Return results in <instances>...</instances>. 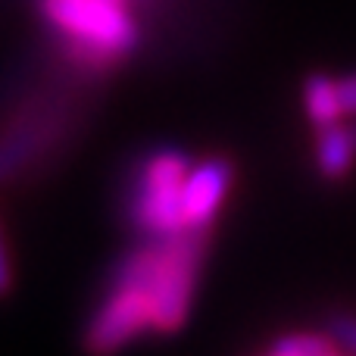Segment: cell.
Instances as JSON below:
<instances>
[{"instance_id":"1","label":"cell","mask_w":356,"mask_h":356,"mask_svg":"<svg viewBox=\"0 0 356 356\" xmlns=\"http://www.w3.org/2000/svg\"><path fill=\"white\" fill-rule=\"evenodd\" d=\"M207 250V232H178L150 238L144 247L125 253L113 275L135 278L147 288L154 307V332L175 334L194 303L197 275Z\"/></svg>"},{"instance_id":"5","label":"cell","mask_w":356,"mask_h":356,"mask_svg":"<svg viewBox=\"0 0 356 356\" xmlns=\"http://www.w3.org/2000/svg\"><path fill=\"white\" fill-rule=\"evenodd\" d=\"M154 332V307L141 282L122 275H110L104 300L91 313L85 328V347L97 353H110L131 344L135 338Z\"/></svg>"},{"instance_id":"2","label":"cell","mask_w":356,"mask_h":356,"mask_svg":"<svg viewBox=\"0 0 356 356\" xmlns=\"http://www.w3.org/2000/svg\"><path fill=\"white\" fill-rule=\"evenodd\" d=\"M50 29L69 44V54L88 69H106L138 47L131 6L119 0H35Z\"/></svg>"},{"instance_id":"9","label":"cell","mask_w":356,"mask_h":356,"mask_svg":"<svg viewBox=\"0 0 356 356\" xmlns=\"http://www.w3.org/2000/svg\"><path fill=\"white\" fill-rule=\"evenodd\" d=\"M272 356H334L341 353L338 341L322 332H291L269 344Z\"/></svg>"},{"instance_id":"11","label":"cell","mask_w":356,"mask_h":356,"mask_svg":"<svg viewBox=\"0 0 356 356\" xmlns=\"http://www.w3.org/2000/svg\"><path fill=\"white\" fill-rule=\"evenodd\" d=\"M334 81H338V100H341L344 116H356V72L344 75V79H334Z\"/></svg>"},{"instance_id":"12","label":"cell","mask_w":356,"mask_h":356,"mask_svg":"<svg viewBox=\"0 0 356 356\" xmlns=\"http://www.w3.org/2000/svg\"><path fill=\"white\" fill-rule=\"evenodd\" d=\"M13 291V263H10V250H6V238L0 228V297H6Z\"/></svg>"},{"instance_id":"8","label":"cell","mask_w":356,"mask_h":356,"mask_svg":"<svg viewBox=\"0 0 356 356\" xmlns=\"http://www.w3.org/2000/svg\"><path fill=\"white\" fill-rule=\"evenodd\" d=\"M303 110H307L309 122H313L316 129L338 122V119L344 116L341 100H338V81L322 72L309 75V79L303 81Z\"/></svg>"},{"instance_id":"3","label":"cell","mask_w":356,"mask_h":356,"mask_svg":"<svg viewBox=\"0 0 356 356\" xmlns=\"http://www.w3.org/2000/svg\"><path fill=\"white\" fill-rule=\"evenodd\" d=\"M191 163L181 150L160 147L135 166L129 191V222L147 238L184 232L181 184Z\"/></svg>"},{"instance_id":"4","label":"cell","mask_w":356,"mask_h":356,"mask_svg":"<svg viewBox=\"0 0 356 356\" xmlns=\"http://www.w3.org/2000/svg\"><path fill=\"white\" fill-rule=\"evenodd\" d=\"M72 116L75 104L66 94H41L31 100L0 138V181L22 172L31 160L47 154L56 138L72 125Z\"/></svg>"},{"instance_id":"10","label":"cell","mask_w":356,"mask_h":356,"mask_svg":"<svg viewBox=\"0 0 356 356\" xmlns=\"http://www.w3.org/2000/svg\"><path fill=\"white\" fill-rule=\"evenodd\" d=\"M328 334L338 341L341 350H353L356 353V316L350 313H338L328 319Z\"/></svg>"},{"instance_id":"7","label":"cell","mask_w":356,"mask_h":356,"mask_svg":"<svg viewBox=\"0 0 356 356\" xmlns=\"http://www.w3.org/2000/svg\"><path fill=\"white\" fill-rule=\"evenodd\" d=\"M316 131H319L316 135V169L322 172V178L338 181L356 163V125H341L338 119Z\"/></svg>"},{"instance_id":"6","label":"cell","mask_w":356,"mask_h":356,"mask_svg":"<svg viewBox=\"0 0 356 356\" xmlns=\"http://www.w3.org/2000/svg\"><path fill=\"white\" fill-rule=\"evenodd\" d=\"M232 163L209 156L188 169L181 184V222L184 232H207L232 191Z\"/></svg>"}]
</instances>
